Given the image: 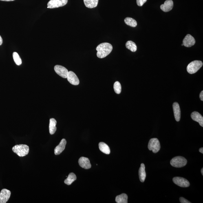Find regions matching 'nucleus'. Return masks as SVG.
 <instances>
[{"label":"nucleus","instance_id":"f257e3e1","mask_svg":"<svg viewBox=\"0 0 203 203\" xmlns=\"http://www.w3.org/2000/svg\"><path fill=\"white\" fill-rule=\"evenodd\" d=\"M97 56L99 58H105L110 54L113 50L112 45L110 43H104L100 44L96 47Z\"/></svg>","mask_w":203,"mask_h":203},{"label":"nucleus","instance_id":"f03ea898","mask_svg":"<svg viewBox=\"0 0 203 203\" xmlns=\"http://www.w3.org/2000/svg\"><path fill=\"white\" fill-rule=\"evenodd\" d=\"M29 147L26 144H19L14 146L12 148V150L14 153L17 154L20 157L26 156L29 152Z\"/></svg>","mask_w":203,"mask_h":203},{"label":"nucleus","instance_id":"7ed1b4c3","mask_svg":"<svg viewBox=\"0 0 203 203\" xmlns=\"http://www.w3.org/2000/svg\"><path fill=\"white\" fill-rule=\"evenodd\" d=\"M202 62L201 61L196 60L191 62L187 66L186 69L189 74H192L197 72L202 66Z\"/></svg>","mask_w":203,"mask_h":203},{"label":"nucleus","instance_id":"20e7f679","mask_svg":"<svg viewBox=\"0 0 203 203\" xmlns=\"http://www.w3.org/2000/svg\"><path fill=\"white\" fill-rule=\"evenodd\" d=\"M187 162V160L184 157L178 156L172 159L170 163L173 167L181 168L185 166Z\"/></svg>","mask_w":203,"mask_h":203},{"label":"nucleus","instance_id":"39448f33","mask_svg":"<svg viewBox=\"0 0 203 203\" xmlns=\"http://www.w3.org/2000/svg\"><path fill=\"white\" fill-rule=\"evenodd\" d=\"M148 149L152 151L153 153H157L160 150V142L157 138H153L149 140L148 145Z\"/></svg>","mask_w":203,"mask_h":203},{"label":"nucleus","instance_id":"423d86ee","mask_svg":"<svg viewBox=\"0 0 203 203\" xmlns=\"http://www.w3.org/2000/svg\"><path fill=\"white\" fill-rule=\"evenodd\" d=\"M68 0H51L47 3V8H54L65 6Z\"/></svg>","mask_w":203,"mask_h":203},{"label":"nucleus","instance_id":"0eeeda50","mask_svg":"<svg viewBox=\"0 0 203 203\" xmlns=\"http://www.w3.org/2000/svg\"><path fill=\"white\" fill-rule=\"evenodd\" d=\"M173 181L175 184L181 187H188L190 185L189 182L182 177H174L173 179Z\"/></svg>","mask_w":203,"mask_h":203},{"label":"nucleus","instance_id":"6e6552de","mask_svg":"<svg viewBox=\"0 0 203 203\" xmlns=\"http://www.w3.org/2000/svg\"><path fill=\"white\" fill-rule=\"evenodd\" d=\"M54 70L59 76L64 78H67L69 71L66 68L63 66L56 65L54 67Z\"/></svg>","mask_w":203,"mask_h":203},{"label":"nucleus","instance_id":"1a4fd4ad","mask_svg":"<svg viewBox=\"0 0 203 203\" xmlns=\"http://www.w3.org/2000/svg\"><path fill=\"white\" fill-rule=\"evenodd\" d=\"M67 78L68 81L72 85H79V80L76 75L72 71L69 72Z\"/></svg>","mask_w":203,"mask_h":203},{"label":"nucleus","instance_id":"9d476101","mask_svg":"<svg viewBox=\"0 0 203 203\" xmlns=\"http://www.w3.org/2000/svg\"><path fill=\"white\" fill-rule=\"evenodd\" d=\"M11 192L6 189L2 190L0 193V203H6L10 199Z\"/></svg>","mask_w":203,"mask_h":203},{"label":"nucleus","instance_id":"9b49d317","mask_svg":"<svg viewBox=\"0 0 203 203\" xmlns=\"http://www.w3.org/2000/svg\"><path fill=\"white\" fill-rule=\"evenodd\" d=\"M195 40L191 35L187 34L183 40L184 46L186 47H189L193 46L195 44Z\"/></svg>","mask_w":203,"mask_h":203},{"label":"nucleus","instance_id":"f8f14e48","mask_svg":"<svg viewBox=\"0 0 203 203\" xmlns=\"http://www.w3.org/2000/svg\"><path fill=\"white\" fill-rule=\"evenodd\" d=\"M80 167L85 169H90L91 164L89 159L85 157H81L78 161Z\"/></svg>","mask_w":203,"mask_h":203},{"label":"nucleus","instance_id":"ddd939ff","mask_svg":"<svg viewBox=\"0 0 203 203\" xmlns=\"http://www.w3.org/2000/svg\"><path fill=\"white\" fill-rule=\"evenodd\" d=\"M173 7V2L172 0H166L164 4L160 6L161 10L164 12H167L171 11Z\"/></svg>","mask_w":203,"mask_h":203},{"label":"nucleus","instance_id":"4468645a","mask_svg":"<svg viewBox=\"0 0 203 203\" xmlns=\"http://www.w3.org/2000/svg\"><path fill=\"white\" fill-rule=\"evenodd\" d=\"M66 140L65 139H63L60 142L59 145L55 148L54 150V153L56 155H60L65 149L66 144Z\"/></svg>","mask_w":203,"mask_h":203},{"label":"nucleus","instance_id":"2eb2a0df","mask_svg":"<svg viewBox=\"0 0 203 203\" xmlns=\"http://www.w3.org/2000/svg\"><path fill=\"white\" fill-rule=\"evenodd\" d=\"M174 115L176 120L180 121L181 118V109L179 104L177 102H175L173 105Z\"/></svg>","mask_w":203,"mask_h":203},{"label":"nucleus","instance_id":"dca6fc26","mask_svg":"<svg viewBox=\"0 0 203 203\" xmlns=\"http://www.w3.org/2000/svg\"><path fill=\"white\" fill-rule=\"evenodd\" d=\"M191 116L193 120L198 122L201 127H203V117L200 113L195 111L191 113Z\"/></svg>","mask_w":203,"mask_h":203},{"label":"nucleus","instance_id":"f3484780","mask_svg":"<svg viewBox=\"0 0 203 203\" xmlns=\"http://www.w3.org/2000/svg\"><path fill=\"white\" fill-rule=\"evenodd\" d=\"M139 176L140 181L143 182L145 180L146 176L145 165L143 163L141 164V167L139 170Z\"/></svg>","mask_w":203,"mask_h":203},{"label":"nucleus","instance_id":"a211bd4d","mask_svg":"<svg viewBox=\"0 0 203 203\" xmlns=\"http://www.w3.org/2000/svg\"><path fill=\"white\" fill-rule=\"evenodd\" d=\"M56 121L54 118H51L50 119L49 123V133L51 135L54 134L56 130Z\"/></svg>","mask_w":203,"mask_h":203},{"label":"nucleus","instance_id":"6ab92c4d","mask_svg":"<svg viewBox=\"0 0 203 203\" xmlns=\"http://www.w3.org/2000/svg\"><path fill=\"white\" fill-rule=\"evenodd\" d=\"M98 2L99 0H84L85 6L89 8H95L97 6Z\"/></svg>","mask_w":203,"mask_h":203},{"label":"nucleus","instance_id":"aec40b11","mask_svg":"<svg viewBox=\"0 0 203 203\" xmlns=\"http://www.w3.org/2000/svg\"><path fill=\"white\" fill-rule=\"evenodd\" d=\"M99 149L102 152L106 154H109L110 153V150L107 144L104 142H100L99 144Z\"/></svg>","mask_w":203,"mask_h":203},{"label":"nucleus","instance_id":"412c9836","mask_svg":"<svg viewBox=\"0 0 203 203\" xmlns=\"http://www.w3.org/2000/svg\"><path fill=\"white\" fill-rule=\"evenodd\" d=\"M128 199L127 195L123 193L116 197V201L117 203H127Z\"/></svg>","mask_w":203,"mask_h":203},{"label":"nucleus","instance_id":"4be33fe9","mask_svg":"<svg viewBox=\"0 0 203 203\" xmlns=\"http://www.w3.org/2000/svg\"><path fill=\"white\" fill-rule=\"evenodd\" d=\"M76 176L74 173H71L69 175L65 181V184L67 185H70L76 180Z\"/></svg>","mask_w":203,"mask_h":203},{"label":"nucleus","instance_id":"5701e85b","mask_svg":"<svg viewBox=\"0 0 203 203\" xmlns=\"http://www.w3.org/2000/svg\"><path fill=\"white\" fill-rule=\"evenodd\" d=\"M126 47L132 52H135L137 50V46L134 42L132 41H128L126 43Z\"/></svg>","mask_w":203,"mask_h":203},{"label":"nucleus","instance_id":"b1692460","mask_svg":"<svg viewBox=\"0 0 203 203\" xmlns=\"http://www.w3.org/2000/svg\"><path fill=\"white\" fill-rule=\"evenodd\" d=\"M125 23L128 25L133 27H136L138 25L137 22L135 20L131 17L126 18L124 20Z\"/></svg>","mask_w":203,"mask_h":203},{"label":"nucleus","instance_id":"393cba45","mask_svg":"<svg viewBox=\"0 0 203 203\" xmlns=\"http://www.w3.org/2000/svg\"><path fill=\"white\" fill-rule=\"evenodd\" d=\"M13 58L15 63L18 65H21L22 63V60L17 53L14 52L13 53Z\"/></svg>","mask_w":203,"mask_h":203},{"label":"nucleus","instance_id":"a878e982","mask_svg":"<svg viewBox=\"0 0 203 203\" xmlns=\"http://www.w3.org/2000/svg\"><path fill=\"white\" fill-rule=\"evenodd\" d=\"M114 89L115 93L119 94L121 92L122 87L120 83L118 81L115 82L114 85Z\"/></svg>","mask_w":203,"mask_h":203},{"label":"nucleus","instance_id":"bb28decb","mask_svg":"<svg viewBox=\"0 0 203 203\" xmlns=\"http://www.w3.org/2000/svg\"><path fill=\"white\" fill-rule=\"evenodd\" d=\"M146 1L147 0H137V4L138 6L142 7Z\"/></svg>","mask_w":203,"mask_h":203},{"label":"nucleus","instance_id":"cd10ccee","mask_svg":"<svg viewBox=\"0 0 203 203\" xmlns=\"http://www.w3.org/2000/svg\"><path fill=\"white\" fill-rule=\"evenodd\" d=\"M180 202L181 203H191L190 201L186 200V199H185L184 197H181L180 198Z\"/></svg>","mask_w":203,"mask_h":203},{"label":"nucleus","instance_id":"c85d7f7f","mask_svg":"<svg viewBox=\"0 0 203 203\" xmlns=\"http://www.w3.org/2000/svg\"><path fill=\"white\" fill-rule=\"evenodd\" d=\"M199 97H200V98L201 100H202V101H203V91H201V93H200V96H199Z\"/></svg>","mask_w":203,"mask_h":203},{"label":"nucleus","instance_id":"c756f323","mask_svg":"<svg viewBox=\"0 0 203 203\" xmlns=\"http://www.w3.org/2000/svg\"><path fill=\"white\" fill-rule=\"evenodd\" d=\"M3 43V40L1 36H0V46L2 45Z\"/></svg>","mask_w":203,"mask_h":203},{"label":"nucleus","instance_id":"7c9ffc66","mask_svg":"<svg viewBox=\"0 0 203 203\" xmlns=\"http://www.w3.org/2000/svg\"><path fill=\"white\" fill-rule=\"evenodd\" d=\"M199 151L202 153H203V148L201 147L199 149Z\"/></svg>","mask_w":203,"mask_h":203},{"label":"nucleus","instance_id":"2f4dec72","mask_svg":"<svg viewBox=\"0 0 203 203\" xmlns=\"http://www.w3.org/2000/svg\"><path fill=\"white\" fill-rule=\"evenodd\" d=\"M2 1H14V0H1Z\"/></svg>","mask_w":203,"mask_h":203},{"label":"nucleus","instance_id":"473e14b6","mask_svg":"<svg viewBox=\"0 0 203 203\" xmlns=\"http://www.w3.org/2000/svg\"><path fill=\"white\" fill-rule=\"evenodd\" d=\"M201 172L202 175H203V168H202V169H201Z\"/></svg>","mask_w":203,"mask_h":203},{"label":"nucleus","instance_id":"72a5a7b5","mask_svg":"<svg viewBox=\"0 0 203 203\" xmlns=\"http://www.w3.org/2000/svg\"><path fill=\"white\" fill-rule=\"evenodd\" d=\"M183 45H184L183 44H182V46H183Z\"/></svg>","mask_w":203,"mask_h":203}]
</instances>
